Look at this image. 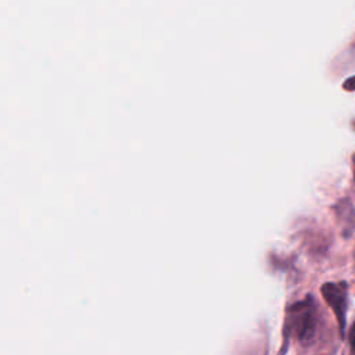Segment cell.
Segmentation results:
<instances>
[{"instance_id":"obj_1","label":"cell","mask_w":355,"mask_h":355,"mask_svg":"<svg viewBox=\"0 0 355 355\" xmlns=\"http://www.w3.org/2000/svg\"><path fill=\"white\" fill-rule=\"evenodd\" d=\"M290 326L298 341L309 344L316 333V308L312 300L295 304L290 311Z\"/></svg>"},{"instance_id":"obj_2","label":"cell","mask_w":355,"mask_h":355,"mask_svg":"<svg viewBox=\"0 0 355 355\" xmlns=\"http://www.w3.org/2000/svg\"><path fill=\"white\" fill-rule=\"evenodd\" d=\"M322 294L329 306L333 309L340 326V331L344 336L348 306V293L345 283H326L322 286Z\"/></svg>"},{"instance_id":"obj_3","label":"cell","mask_w":355,"mask_h":355,"mask_svg":"<svg viewBox=\"0 0 355 355\" xmlns=\"http://www.w3.org/2000/svg\"><path fill=\"white\" fill-rule=\"evenodd\" d=\"M344 89L345 90H355V76H352V78H349L344 82Z\"/></svg>"},{"instance_id":"obj_4","label":"cell","mask_w":355,"mask_h":355,"mask_svg":"<svg viewBox=\"0 0 355 355\" xmlns=\"http://www.w3.org/2000/svg\"><path fill=\"white\" fill-rule=\"evenodd\" d=\"M349 340H351L352 348L355 349V322H354V324H352V327H351V330H349Z\"/></svg>"},{"instance_id":"obj_5","label":"cell","mask_w":355,"mask_h":355,"mask_svg":"<svg viewBox=\"0 0 355 355\" xmlns=\"http://www.w3.org/2000/svg\"><path fill=\"white\" fill-rule=\"evenodd\" d=\"M354 126H355V122H354Z\"/></svg>"},{"instance_id":"obj_6","label":"cell","mask_w":355,"mask_h":355,"mask_svg":"<svg viewBox=\"0 0 355 355\" xmlns=\"http://www.w3.org/2000/svg\"><path fill=\"white\" fill-rule=\"evenodd\" d=\"M354 171H355V169H354ZM354 175H355V172H354Z\"/></svg>"}]
</instances>
